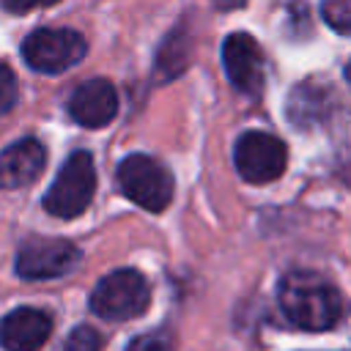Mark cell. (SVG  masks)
<instances>
[{
    "label": "cell",
    "mask_w": 351,
    "mask_h": 351,
    "mask_svg": "<svg viewBox=\"0 0 351 351\" xmlns=\"http://www.w3.org/2000/svg\"><path fill=\"white\" fill-rule=\"evenodd\" d=\"M277 302L285 318L304 332H326L343 315L337 288L315 271H288L277 285Z\"/></svg>",
    "instance_id": "obj_1"
},
{
    "label": "cell",
    "mask_w": 351,
    "mask_h": 351,
    "mask_svg": "<svg viewBox=\"0 0 351 351\" xmlns=\"http://www.w3.org/2000/svg\"><path fill=\"white\" fill-rule=\"evenodd\" d=\"M96 192V165L93 156L88 151H74L66 165L60 167V173L55 176L52 186L44 195V208L52 217H80Z\"/></svg>",
    "instance_id": "obj_2"
},
{
    "label": "cell",
    "mask_w": 351,
    "mask_h": 351,
    "mask_svg": "<svg viewBox=\"0 0 351 351\" xmlns=\"http://www.w3.org/2000/svg\"><path fill=\"white\" fill-rule=\"evenodd\" d=\"M118 184H121V192L145 211H165L176 189L170 170L148 154L126 156L118 165Z\"/></svg>",
    "instance_id": "obj_3"
},
{
    "label": "cell",
    "mask_w": 351,
    "mask_h": 351,
    "mask_svg": "<svg viewBox=\"0 0 351 351\" xmlns=\"http://www.w3.org/2000/svg\"><path fill=\"white\" fill-rule=\"evenodd\" d=\"M151 302V288L145 277L134 269H118L101 277L90 293V310L104 321H126L145 313Z\"/></svg>",
    "instance_id": "obj_4"
},
{
    "label": "cell",
    "mask_w": 351,
    "mask_h": 351,
    "mask_svg": "<svg viewBox=\"0 0 351 351\" xmlns=\"http://www.w3.org/2000/svg\"><path fill=\"white\" fill-rule=\"evenodd\" d=\"M88 52V41L69 27H41L33 30L22 44V58L33 71L60 74L77 66Z\"/></svg>",
    "instance_id": "obj_5"
},
{
    "label": "cell",
    "mask_w": 351,
    "mask_h": 351,
    "mask_svg": "<svg viewBox=\"0 0 351 351\" xmlns=\"http://www.w3.org/2000/svg\"><path fill=\"white\" fill-rule=\"evenodd\" d=\"M236 170L250 184H269L285 173L288 148L269 132H244L233 148Z\"/></svg>",
    "instance_id": "obj_6"
},
{
    "label": "cell",
    "mask_w": 351,
    "mask_h": 351,
    "mask_svg": "<svg viewBox=\"0 0 351 351\" xmlns=\"http://www.w3.org/2000/svg\"><path fill=\"white\" fill-rule=\"evenodd\" d=\"M80 250L66 239H30L16 252V274L25 280H49L71 271Z\"/></svg>",
    "instance_id": "obj_7"
},
{
    "label": "cell",
    "mask_w": 351,
    "mask_h": 351,
    "mask_svg": "<svg viewBox=\"0 0 351 351\" xmlns=\"http://www.w3.org/2000/svg\"><path fill=\"white\" fill-rule=\"evenodd\" d=\"M222 63L228 80L241 93H261L263 88V52L250 33H230L222 44Z\"/></svg>",
    "instance_id": "obj_8"
},
{
    "label": "cell",
    "mask_w": 351,
    "mask_h": 351,
    "mask_svg": "<svg viewBox=\"0 0 351 351\" xmlns=\"http://www.w3.org/2000/svg\"><path fill=\"white\" fill-rule=\"evenodd\" d=\"M52 335V318L38 307H16L0 321V346L5 351H38Z\"/></svg>",
    "instance_id": "obj_9"
},
{
    "label": "cell",
    "mask_w": 351,
    "mask_h": 351,
    "mask_svg": "<svg viewBox=\"0 0 351 351\" xmlns=\"http://www.w3.org/2000/svg\"><path fill=\"white\" fill-rule=\"evenodd\" d=\"M69 112L80 126H88V129L107 126L118 112V93L112 82L107 80L82 82L69 99Z\"/></svg>",
    "instance_id": "obj_10"
},
{
    "label": "cell",
    "mask_w": 351,
    "mask_h": 351,
    "mask_svg": "<svg viewBox=\"0 0 351 351\" xmlns=\"http://www.w3.org/2000/svg\"><path fill=\"white\" fill-rule=\"evenodd\" d=\"M47 165L44 145L33 137L16 140L0 151V189H19L27 186L41 176Z\"/></svg>",
    "instance_id": "obj_11"
},
{
    "label": "cell",
    "mask_w": 351,
    "mask_h": 351,
    "mask_svg": "<svg viewBox=\"0 0 351 351\" xmlns=\"http://www.w3.org/2000/svg\"><path fill=\"white\" fill-rule=\"evenodd\" d=\"M186 55H189V38H186L184 27H178L159 47V55H156V74H159V80H173L176 74H181L184 66H186Z\"/></svg>",
    "instance_id": "obj_12"
},
{
    "label": "cell",
    "mask_w": 351,
    "mask_h": 351,
    "mask_svg": "<svg viewBox=\"0 0 351 351\" xmlns=\"http://www.w3.org/2000/svg\"><path fill=\"white\" fill-rule=\"evenodd\" d=\"M321 14L332 30L351 33V0H324Z\"/></svg>",
    "instance_id": "obj_13"
},
{
    "label": "cell",
    "mask_w": 351,
    "mask_h": 351,
    "mask_svg": "<svg viewBox=\"0 0 351 351\" xmlns=\"http://www.w3.org/2000/svg\"><path fill=\"white\" fill-rule=\"evenodd\" d=\"M63 351H101V335L90 326H77L69 335Z\"/></svg>",
    "instance_id": "obj_14"
},
{
    "label": "cell",
    "mask_w": 351,
    "mask_h": 351,
    "mask_svg": "<svg viewBox=\"0 0 351 351\" xmlns=\"http://www.w3.org/2000/svg\"><path fill=\"white\" fill-rule=\"evenodd\" d=\"M19 99V88H16V77L11 71V66H5L0 60V115L8 112Z\"/></svg>",
    "instance_id": "obj_15"
},
{
    "label": "cell",
    "mask_w": 351,
    "mask_h": 351,
    "mask_svg": "<svg viewBox=\"0 0 351 351\" xmlns=\"http://www.w3.org/2000/svg\"><path fill=\"white\" fill-rule=\"evenodd\" d=\"M173 343H170V335L167 332H148V335H137L126 351H170Z\"/></svg>",
    "instance_id": "obj_16"
},
{
    "label": "cell",
    "mask_w": 351,
    "mask_h": 351,
    "mask_svg": "<svg viewBox=\"0 0 351 351\" xmlns=\"http://www.w3.org/2000/svg\"><path fill=\"white\" fill-rule=\"evenodd\" d=\"M58 0H3V5L14 14H25V11H33L38 5H55Z\"/></svg>",
    "instance_id": "obj_17"
},
{
    "label": "cell",
    "mask_w": 351,
    "mask_h": 351,
    "mask_svg": "<svg viewBox=\"0 0 351 351\" xmlns=\"http://www.w3.org/2000/svg\"><path fill=\"white\" fill-rule=\"evenodd\" d=\"M217 5H222V8H228V5H239V3H244V0H214Z\"/></svg>",
    "instance_id": "obj_18"
},
{
    "label": "cell",
    "mask_w": 351,
    "mask_h": 351,
    "mask_svg": "<svg viewBox=\"0 0 351 351\" xmlns=\"http://www.w3.org/2000/svg\"><path fill=\"white\" fill-rule=\"evenodd\" d=\"M346 80L351 82V60H348V66H346Z\"/></svg>",
    "instance_id": "obj_19"
}]
</instances>
